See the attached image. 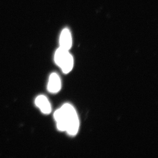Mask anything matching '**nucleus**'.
I'll list each match as a JSON object with an SVG mask.
<instances>
[{
    "instance_id": "39448f33",
    "label": "nucleus",
    "mask_w": 158,
    "mask_h": 158,
    "mask_svg": "<svg viewBox=\"0 0 158 158\" xmlns=\"http://www.w3.org/2000/svg\"><path fill=\"white\" fill-rule=\"evenodd\" d=\"M60 47L69 50L72 46V37L70 32L67 29L61 32L60 39Z\"/></svg>"
},
{
    "instance_id": "f03ea898",
    "label": "nucleus",
    "mask_w": 158,
    "mask_h": 158,
    "mask_svg": "<svg viewBox=\"0 0 158 158\" xmlns=\"http://www.w3.org/2000/svg\"><path fill=\"white\" fill-rule=\"evenodd\" d=\"M54 61L65 74L70 72L73 69L74 60L69 50L60 47L55 52Z\"/></svg>"
},
{
    "instance_id": "7ed1b4c3",
    "label": "nucleus",
    "mask_w": 158,
    "mask_h": 158,
    "mask_svg": "<svg viewBox=\"0 0 158 158\" xmlns=\"http://www.w3.org/2000/svg\"><path fill=\"white\" fill-rule=\"evenodd\" d=\"M61 88V80L60 76L56 73H53L50 75L47 89L51 93H56Z\"/></svg>"
},
{
    "instance_id": "f257e3e1",
    "label": "nucleus",
    "mask_w": 158,
    "mask_h": 158,
    "mask_svg": "<svg viewBox=\"0 0 158 158\" xmlns=\"http://www.w3.org/2000/svg\"><path fill=\"white\" fill-rule=\"evenodd\" d=\"M54 118L56 122L57 127L60 131H65L71 136L77 134L79 128V120L74 107L69 103H65L55 111Z\"/></svg>"
},
{
    "instance_id": "20e7f679",
    "label": "nucleus",
    "mask_w": 158,
    "mask_h": 158,
    "mask_svg": "<svg viewBox=\"0 0 158 158\" xmlns=\"http://www.w3.org/2000/svg\"><path fill=\"white\" fill-rule=\"evenodd\" d=\"M36 106L45 114H49L51 112V104L48 98L43 95L37 96L35 100Z\"/></svg>"
}]
</instances>
